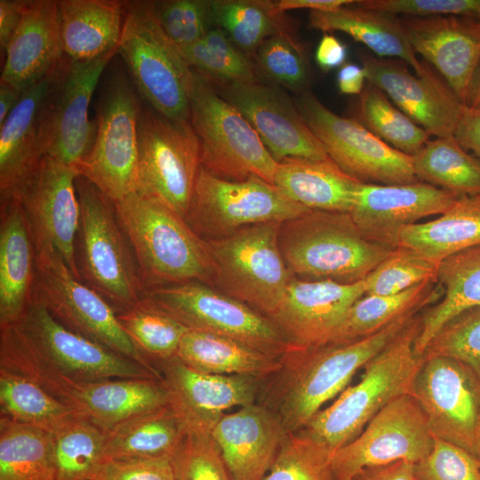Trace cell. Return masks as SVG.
<instances>
[{"mask_svg":"<svg viewBox=\"0 0 480 480\" xmlns=\"http://www.w3.org/2000/svg\"><path fill=\"white\" fill-rule=\"evenodd\" d=\"M0 371L32 380L106 431L168 404L158 378L81 380L62 374L35 353L17 324L0 327Z\"/></svg>","mask_w":480,"mask_h":480,"instance_id":"obj_1","label":"cell"},{"mask_svg":"<svg viewBox=\"0 0 480 480\" xmlns=\"http://www.w3.org/2000/svg\"><path fill=\"white\" fill-rule=\"evenodd\" d=\"M114 203L145 291L189 282L212 285L206 241L184 217L163 203L135 192Z\"/></svg>","mask_w":480,"mask_h":480,"instance_id":"obj_2","label":"cell"},{"mask_svg":"<svg viewBox=\"0 0 480 480\" xmlns=\"http://www.w3.org/2000/svg\"><path fill=\"white\" fill-rule=\"evenodd\" d=\"M420 316L408 324L364 366L362 379L345 388L300 430L333 453L357 436L369 421L398 396L412 394L423 358L414 352Z\"/></svg>","mask_w":480,"mask_h":480,"instance_id":"obj_3","label":"cell"},{"mask_svg":"<svg viewBox=\"0 0 480 480\" xmlns=\"http://www.w3.org/2000/svg\"><path fill=\"white\" fill-rule=\"evenodd\" d=\"M278 244L293 277L340 284L364 280L394 250L365 238L348 212L321 210L281 223Z\"/></svg>","mask_w":480,"mask_h":480,"instance_id":"obj_4","label":"cell"},{"mask_svg":"<svg viewBox=\"0 0 480 480\" xmlns=\"http://www.w3.org/2000/svg\"><path fill=\"white\" fill-rule=\"evenodd\" d=\"M419 311H411L356 341L300 348L284 356L282 362L286 371L276 413L287 434L301 430L325 403L340 394L355 372L376 356Z\"/></svg>","mask_w":480,"mask_h":480,"instance_id":"obj_5","label":"cell"},{"mask_svg":"<svg viewBox=\"0 0 480 480\" xmlns=\"http://www.w3.org/2000/svg\"><path fill=\"white\" fill-rule=\"evenodd\" d=\"M76 188L80 205L76 267L81 280L117 314L134 306L144 295L139 266L115 203L81 175Z\"/></svg>","mask_w":480,"mask_h":480,"instance_id":"obj_6","label":"cell"},{"mask_svg":"<svg viewBox=\"0 0 480 480\" xmlns=\"http://www.w3.org/2000/svg\"><path fill=\"white\" fill-rule=\"evenodd\" d=\"M118 53L150 108L173 120H189L194 71L161 27L152 1L125 2Z\"/></svg>","mask_w":480,"mask_h":480,"instance_id":"obj_7","label":"cell"},{"mask_svg":"<svg viewBox=\"0 0 480 480\" xmlns=\"http://www.w3.org/2000/svg\"><path fill=\"white\" fill-rule=\"evenodd\" d=\"M189 121L198 138L201 166L227 180L260 178L274 184L278 163L246 118L194 71Z\"/></svg>","mask_w":480,"mask_h":480,"instance_id":"obj_8","label":"cell"},{"mask_svg":"<svg viewBox=\"0 0 480 480\" xmlns=\"http://www.w3.org/2000/svg\"><path fill=\"white\" fill-rule=\"evenodd\" d=\"M281 223L241 228L204 239L212 264V285L269 317L293 277L278 244Z\"/></svg>","mask_w":480,"mask_h":480,"instance_id":"obj_9","label":"cell"},{"mask_svg":"<svg viewBox=\"0 0 480 480\" xmlns=\"http://www.w3.org/2000/svg\"><path fill=\"white\" fill-rule=\"evenodd\" d=\"M200 166L199 140L190 121L173 120L141 107L134 192L185 218Z\"/></svg>","mask_w":480,"mask_h":480,"instance_id":"obj_10","label":"cell"},{"mask_svg":"<svg viewBox=\"0 0 480 480\" xmlns=\"http://www.w3.org/2000/svg\"><path fill=\"white\" fill-rule=\"evenodd\" d=\"M144 296L188 329L220 335L279 359L299 349L268 316L212 285H165L146 290Z\"/></svg>","mask_w":480,"mask_h":480,"instance_id":"obj_11","label":"cell"},{"mask_svg":"<svg viewBox=\"0 0 480 480\" xmlns=\"http://www.w3.org/2000/svg\"><path fill=\"white\" fill-rule=\"evenodd\" d=\"M32 301L42 305L70 331L157 372L124 332L111 305L77 279L49 244L36 249Z\"/></svg>","mask_w":480,"mask_h":480,"instance_id":"obj_12","label":"cell"},{"mask_svg":"<svg viewBox=\"0 0 480 480\" xmlns=\"http://www.w3.org/2000/svg\"><path fill=\"white\" fill-rule=\"evenodd\" d=\"M308 210L260 178L227 180L200 166L185 220L202 238L215 239L256 224L283 223Z\"/></svg>","mask_w":480,"mask_h":480,"instance_id":"obj_13","label":"cell"},{"mask_svg":"<svg viewBox=\"0 0 480 480\" xmlns=\"http://www.w3.org/2000/svg\"><path fill=\"white\" fill-rule=\"evenodd\" d=\"M129 79L120 74L108 81L97 105L96 136L79 175L113 202L135 191L138 121L141 105Z\"/></svg>","mask_w":480,"mask_h":480,"instance_id":"obj_14","label":"cell"},{"mask_svg":"<svg viewBox=\"0 0 480 480\" xmlns=\"http://www.w3.org/2000/svg\"><path fill=\"white\" fill-rule=\"evenodd\" d=\"M295 106L329 157L351 177L380 185L419 181L412 156L389 146L356 119L333 113L309 91L300 92Z\"/></svg>","mask_w":480,"mask_h":480,"instance_id":"obj_15","label":"cell"},{"mask_svg":"<svg viewBox=\"0 0 480 480\" xmlns=\"http://www.w3.org/2000/svg\"><path fill=\"white\" fill-rule=\"evenodd\" d=\"M116 53L118 49L90 60H63L44 109V156L76 170L88 156L96 136L89 105L104 69Z\"/></svg>","mask_w":480,"mask_h":480,"instance_id":"obj_16","label":"cell"},{"mask_svg":"<svg viewBox=\"0 0 480 480\" xmlns=\"http://www.w3.org/2000/svg\"><path fill=\"white\" fill-rule=\"evenodd\" d=\"M435 437L412 394L396 397L383 407L352 441L332 456L336 480H352L361 470L427 457Z\"/></svg>","mask_w":480,"mask_h":480,"instance_id":"obj_17","label":"cell"},{"mask_svg":"<svg viewBox=\"0 0 480 480\" xmlns=\"http://www.w3.org/2000/svg\"><path fill=\"white\" fill-rule=\"evenodd\" d=\"M434 437L471 454L480 441V380L464 364L423 359L412 388Z\"/></svg>","mask_w":480,"mask_h":480,"instance_id":"obj_18","label":"cell"},{"mask_svg":"<svg viewBox=\"0 0 480 480\" xmlns=\"http://www.w3.org/2000/svg\"><path fill=\"white\" fill-rule=\"evenodd\" d=\"M31 348L62 374L81 380L160 378L159 372L70 331L32 301L15 323Z\"/></svg>","mask_w":480,"mask_h":480,"instance_id":"obj_19","label":"cell"},{"mask_svg":"<svg viewBox=\"0 0 480 480\" xmlns=\"http://www.w3.org/2000/svg\"><path fill=\"white\" fill-rule=\"evenodd\" d=\"M78 176L76 169L44 156L12 196L22 205L36 249L53 247L81 280L75 250L80 222Z\"/></svg>","mask_w":480,"mask_h":480,"instance_id":"obj_20","label":"cell"},{"mask_svg":"<svg viewBox=\"0 0 480 480\" xmlns=\"http://www.w3.org/2000/svg\"><path fill=\"white\" fill-rule=\"evenodd\" d=\"M214 85L251 124L277 163L287 158L331 159L295 103L280 89L257 80Z\"/></svg>","mask_w":480,"mask_h":480,"instance_id":"obj_21","label":"cell"},{"mask_svg":"<svg viewBox=\"0 0 480 480\" xmlns=\"http://www.w3.org/2000/svg\"><path fill=\"white\" fill-rule=\"evenodd\" d=\"M168 404L187 433L211 434L225 411L254 403L259 379L204 373L184 364L176 356L154 364Z\"/></svg>","mask_w":480,"mask_h":480,"instance_id":"obj_22","label":"cell"},{"mask_svg":"<svg viewBox=\"0 0 480 480\" xmlns=\"http://www.w3.org/2000/svg\"><path fill=\"white\" fill-rule=\"evenodd\" d=\"M361 60L367 82L417 124L436 138L454 135L466 106L432 70L419 76L397 59L363 54Z\"/></svg>","mask_w":480,"mask_h":480,"instance_id":"obj_23","label":"cell"},{"mask_svg":"<svg viewBox=\"0 0 480 480\" xmlns=\"http://www.w3.org/2000/svg\"><path fill=\"white\" fill-rule=\"evenodd\" d=\"M459 197L423 181L362 183L349 214L365 238L395 249L404 228L423 218L444 213Z\"/></svg>","mask_w":480,"mask_h":480,"instance_id":"obj_24","label":"cell"},{"mask_svg":"<svg viewBox=\"0 0 480 480\" xmlns=\"http://www.w3.org/2000/svg\"><path fill=\"white\" fill-rule=\"evenodd\" d=\"M366 279L354 284L292 277L268 317L286 340L298 348L324 346L350 307L366 292Z\"/></svg>","mask_w":480,"mask_h":480,"instance_id":"obj_25","label":"cell"},{"mask_svg":"<svg viewBox=\"0 0 480 480\" xmlns=\"http://www.w3.org/2000/svg\"><path fill=\"white\" fill-rule=\"evenodd\" d=\"M399 20L414 52L437 69L464 104L480 62V20L460 16Z\"/></svg>","mask_w":480,"mask_h":480,"instance_id":"obj_26","label":"cell"},{"mask_svg":"<svg viewBox=\"0 0 480 480\" xmlns=\"http://www.w3.org/2000/svg\"><path fill=\"white\" fill-rule=\"evenodd\" d=\"M211 435L233 480H263L287 432L275 412L252 403L225 413Z\"/></svg>","mask_w":480,"mask_h":480,"instance_id":"obj_27","label":"cell"},{"mask_svg":"<svg viewBox=\"0 0 480 480\" xmlns=\"http://www.w3.org/2000/svg\"><path fill=\"white\" fill-rule=\"evenodd\" d=\"M4 53L0 81L22 92L57 70L64 60L57 1L28 0Z\"/></svg>","mask_w":480,"mask_h":480,"instance_id":"obj_28","label":"cell"},{"mask_svg":"<svg viewBox=\"0 0 480 480\" xmlns=\"http://www.w3.org/2000/svg\"><path fill=\"white\" fill-rule=\"evenodd\" d=\"M60 67L23 91L0 127V200L12 196L44 156V109Z\"/></svg>","mask_w":480,"mask_h":480,"instance_id":"obj_29","label":"cell"},{"mask_svg":"<svg viewBox=\"0 0 480 480\" xmlns=\"http://www.w3.org/2000/svg\"><path fill=\"white\" fill-rule=\"evenodd\" d=\"M36 247L20 200L0 204V327L17 323L32 302Z\"/></svg>","mask_w":480,"mask_h":480,"instance_id":"obj_30","label":"cell"},{"mask_svg":"<svg viewBox=\"0 0 480 480\" xmlns=\"http://www.w3.org/2000/svg\"><path fill=\"white\" fill-rule=\"evenodd\" d=\"M355 3L331 11H310L309 27L323 32L346 33L377 57L406 62L419 76L430 73L431 69L416 57L399 18L359 7Z\"/></svg>","mask_w":480,"mask_h":480,"instance_id":"obj_31","label":"cell"},{"mask_svg":"<svg viewBox=\"0 0 480 480\" xmlns=\"http://www.w3.org/2000/svg\"><path fill=\"white\" fill-rule=\"evenodd\" d=\"M57 3L62 48L67 58L90 60L118 49L125 2L60 0Z\"/></svg>","mask_w":480,"mask_h":480,"instance_id":"obj_32","label":"cell"},{"mask_svg":"<svg viewBox=\"0 0 480 480\" xmlns=\"http://www.w3.org/2000/svg\"><path fill=\"white\" fill-rule=\"evenodd\" d=\"M362 183L332 159L287 158L278 163L274 176L284 196L308 209L348 213Z\"/></svg>","mask_w":480,"mask_h":480,"instance_id":"obj_33","label":"cell"},{"mask_svg":"<svg viewBox=\"0 0 480 480\" xmlns=\"http://www.w3.org/2000/svg\"><path fill=\"white\" fill-rule=\"evenodd\" d=\"M477 245H480V194L460 196L438 218L404 228L399 238V246L412 249L439 263Z\"/></svg>","mask_w":480,"mask_h":480,"instance_id":"obj_34","label":"cell"},{"mask_svg":"<svg viewBox=\"0 0 480 480\" xmlns=\"http://www.w3.org/2000/svg\"><path fill=\"white\" fill-rule=\"evenodd\" d=\"M176 356L196 371L260 379L280 372L282 359L236 340L197 330L185 333Z\"/></svg>","mask_w":480,"mask_h":480,"instance_id":"obj_35","label":"cell"},{"mask_svg":"<svg viewBox=\"0 0 480 480\" xmlns=\"http://www.w3.org/2000/svg\"><path fill=\"white\" fill-rule=\"evenodd\" d=\"M437 283L443 297L420 316L414 345V352L420 357L444 324L462 311L480 306V245L442 260Z\"/></svg>","mask_w":480,"mask_h":480,"instance_id":"obj_36","label":"cell"},{"mask_svg":"<svg viewBox=\"0 0 480 480\" xmlns=\"http://www.w3.org/2000/svg\"><path fill=\"white\" fill-rule=\"evenodd\" d=\"M187 430L167 404L133 416L107 431L103 462L109 460L172 458Z\"/></svg>","mask_w":480,"mask_h":480,"instance_id":"obj_37","label":"cell"},{"mask_svg":"<svg viewBox=\"0 0 480 480\" xmlns=\"http://www.w3.org/2000/svg\"><path fill=\"white\" fill-rule=\"evenodd\" d=\"M436 283H423L393 295H366L357 300L325 345H342L366 338L402 316L420 310L437 293Z\"/></svg>","mask_w":480,"mask_h":480,"instance_id":"obj_38","label":"cell"},{"mask_svg":"<svg viewBox=\"0 0 480 480\" xmlns=\"http://www.w3.org/2000/svg\"><path fill=\"white\" fill-rule=\"evenodd\" d=\"M411 156L419 180L459 196L480 194V160L454 135L429 140Z\"/></svg>","mask_w":480,"mask_h":480,"instance_id":"obj_39","label":"cell"},{"mask_svg":"<svg viewBox=\"0 0 480 480\" xmlns=\"http://www.w3.org/2000/svg\"><path fill=\"white\" fill-rule=\"evenodd\" d=\"M0 480H58L51 434L0 417Z\"/></svg>","mask_w":480,"mask_h":480,"instance_id":"obj_40","label":"cell"},{"mask_svg":"<svg viewBox=\"0 0 480 480\" xmlns=\"http://www.w3.org/2000/svg\"><path fill=\"white\" fill-rule=\"evenodd\" d=\"M116 315L124 332L153 367L156 363L176 356L180 341L188 331L187 326L144 295L134 306Z\"/></svg>","mask_w":480,"mask_h":480,"instance_id":"obj_41","label":"cell"},{"mask_svg":"<svg viewBox=\"0 0 480 480\" xmlns=\"http://www.w3.org/2000/svg\"><path fill=\"white\" fill-rule=\"evenodd\" d=\"M50 434L58 480H93L103 463L107 431L76 414Z\"/></svg>","mask_w":480,"mask_h":480,"instance_id":"obj_42","label":"cell"},{"mask_svg":"<svg viewBox=\"0 0 480 480\" xmlns=\"http://www.w3.org/2000/svg\"><path fill=\"white\" fill-rule=\"evenodd\" d=\"M212 12L214 26L245 54L274 35L295 34L284 14L272 13L270 1L212 0Z\"/></svg>","mask_w":480,"mask_h":480,"instance_id":"obj_43","label":"cell"},{"mask_svg":"<svg viewBox=\"0 0 480 480\" xmlns=\"http://www.w3.org/2000/svg\"><path fill=\"white\" fill-rule=\"evenodd\" d=\"M0 411V417L48 433L76 414L32 380L1 371Z\"/></svg>","mask_w":480,"mask_h":480,"instance_id":"obj_44","label":"cell"},{"mask_svg":"<svg viewBox=\"0 0 480 480\" xmlns=\"http://www.w3.org/2000/svg\"><path fill=\"white\" fill-rule=\"evenodd\" d=\"M356 115V120L370 132L406 155H414L429 140L427 131L371 83L367 82L359 95Z\"/></svg>","mask_w":480,"mask_h":480,"instance_id":"obj_45","label":"cell"},{"mask_svg":"<svg viewBox=\"0 0 480 480\" xmlns=\"http://www.w3.org/2000/svg\"><path fill=\"white\" fill-rule=\"evenodd\" d=\"M180 49L190 68L214 84L256 81L251 60L217 27Z\"/></svg>","mask_w":480,"mask_h":480,"instance_id":"obj_46","label":"cell"},{"mask_svg":"<svg viewBox=\"0 0 480 480\" xmlns=\"http://www.w3.org/2000/svg\"><path fill=\"white\" fill-rule=\"evenodd\" d=\"M333 452L306 434H287L263 480H336Z\"/></svg>","mask_w":480,"mask_h":480,"instance_id":"obj_47","label":"cell"},{"mask_svg":"<svg viewBox=\"0 0 480 480\" xmlns=\"http://www.w3.org/2000/svg\"><path fill=\"white\" fill-rule=\"evenodd\" d=\"M439 262L398 246L365 278L366 295H393L423 283H437Z\"/></svg>","mask_w":480,"mask_h":480,"instance_id":"obj_48","label":"cell"},{"mask_svg":"<svg viewBox=\"0 0 480 480\" xmlns=\"http://www.w3.org/2000/svg\"><path fill=\"white\" fill-rule=\"evenodd\" d=\"M448 357L467 365L480 380V306L458 314L436 333L423 359Z\"/></svg>","mask_w":480,"mask_h":480,"instance_id":"obj_49","label":"cell"},{"mask_svg":"<svg viewBox=\"0 0 480 480\" xmlns=\"http://www.w3.org/2000/svg\"><path fill=\"white\" fill-rule=\"evenodd\" d=\"M261 71L291 90L305 91L308 72L305 52L296 34L281 33L266 39L256 51Z\"/></svg>","mask_w":480,"mask_h":480,"instance_id":"obj_50","label":"cell"},{"mask_svg":"<svg viewBox=\"0 0 480 480\" xmlns=\"http://www.w3.org/2000/svg\"><path fill=\"white\" fill-rule=\"evenodd\" d=\"M161 27L180 48L201 39L214 28L212 0L152 1Z\"/></svg>","mask_w":480,"mask_h":480,"instance_id":"obj_51","label":"cell"},{"mask_svg":"<svg viewBox=\"0 0 480 480\" xmlns=\"http://www.w3.org/2000/svg\"><path fill=\"white\" fill-rule=\"evenodd\" d=\"M172 461L176 480H233L211 434L187 433Z\"/></svg>","mask_w":480,"mask_h":480,"instance_id":"obj_52","label":"cell"},{"mask_svg":"<svg viewBox=\"0 0 480 480\" xmlns=\"http://www.w3.org/2000/svg\"><path fill=\"white\" fill-rule=\"evenodd\" d=\"M416 480H480V466L468 451L435 437L429 454L414 464Z\"/></svg>","mask_w":480,"mask_h":480,"instance_id":"obj_53","label":"cell"},{"mask_svg":"<svg viewBox=\"0 0 480 480\" xmlns=\"http://www.w3.org/2000/svg\"><path fill=\"white\" fill-rule=\"evenodd\" d=\"M355 4L395 16H460L480 20V0H358Z\"/></svg>","mask_w":480,"mask_h":480,"instance_id":"obj_54","label":"cell"},{"mask_svg":"<svg viewBox=\"0 0 480 480\" xmlns=\"http://www.w3.org/2000/svg\"><path fill=\"white\" fill-rule=\"evenodd\" d=\"M93 480H176L172 458L109 460Z\"/></svg>","mask_w":480,"mask_h":480,"instance_id":"obj_55","label":"cell"},{"mask_svg":"<svg viewBox=\"0 0 480 480\" xmlns=\"http://www.w3.org/2000/svg\"><path fill=\"white\" fill-rule=\"evenodd\" d=\"M28 4V0H0V48L5 50L16 32Z\"/></svg>","mask_w":480,"mask_h":480,"instance_id":"obj_56","label":"cell"},{"mask_svg":"<svg viewBox=\"0 0 480 480\" xmlns=\"http://www.w3.org/2000/svg\"><path fill=\"white\" fill-rule=\"evenodd\" d=\"M454 137L480 160V110L465 108Z\"/></svg>","mask_w":480,"mask_h":480,"instance_id":"obj_57","label":"cell"},{"mask_svg":"<svg viewBox=\"0 0 480 480\" xmlns=\"http://www.w3.org/2000/svg\"><path fill=\"white\" fill-rule=\"evenodd\" d=\"M347 46L336 36L325 33L315 53L317 65L324 71L342 67L347 58Z\"/></svg>","mask_w":480,"mask_h":480,"instance_id":"obj_58","label":"cell"},{"mask_svg":"<svg viewBox=\"0 0 480 480\" xmlns=\"http://www.w3.org/2000/svg\"><path fill=\"white\" fill-rule=\"evenodd\" d=\"M352 480H416L414 463L400 460L388 465L367 468Z\"/></svg>","mask_w":480,"mask_h":480,"instance_id":"obj_59","label":"cell"},{"mask_svg":"<svg viewBox=\"0 0 480 480\" xmlns=\"http://www.w3.org/2000/svg\"><path fill=\"white\" fill-rule=\"evenodd\" d=\"M271 12L275 15L284 14L286 11L308 9L309 11H331L344 5L354 4V0H279L270 1Z\"/></svg>","mask_w":480,"mask_h":480,"instance_id":"obj_60","label":"cell"},{"mask_svg":"<svg viewBox=\"0 0 480 480\" xmlns=\"http://www.w3.org/2000/svg\"><path fill=\"white\" fill-rule=\"evenodd\" d=\"M365 72L363 67L353 63L344 64L339 70L337 76V84L340 93L354 95L363 92Z\"/></svg>","mask_w":480,"mask_h":480,"instance_id":"obj_61","label":"cell"},{"mask_svg":"<svg viewBox=\"0 0 480 480\" xmlns=\"http://www.w3.org/2000/svg\"><path fill=\"white\" fill-rule=\"evenodd\" d=\"M22 92L0 81V127L21 98Z\"/></svg>","mask_w":480,"mask_h":480,"instance_id":"obj_62","label":"cell"},{"mask_svg":"<svg viewBox=\"0 0 480 480\" xmlns=\"http://www.w3.org/2000/svg\"><path fill=\"white\" fill-rule=\"evenodd\" d=\"M464 105L468 108L480 110V62L473 76Z\"/></svg>","mask_w":480,"mask_h":480,"instance_id":"obj_63","label":"cell"},{"mask_svg":"<svg viewBox=\"0 0 480 480\" xmlns=\"http://www.w3.org/2000/svg\"><path fill=\"white\" fill-rule=\"evenodd\" d=\"M474 456L476 459V460H477V462H478V464L480 466V441H479V443H478V444L476 446V451L474 452Z\"/></svg>","mask_w":480,"mask_h":480,"instance_id":"obj_64","label":"cell"}]
</instances>
